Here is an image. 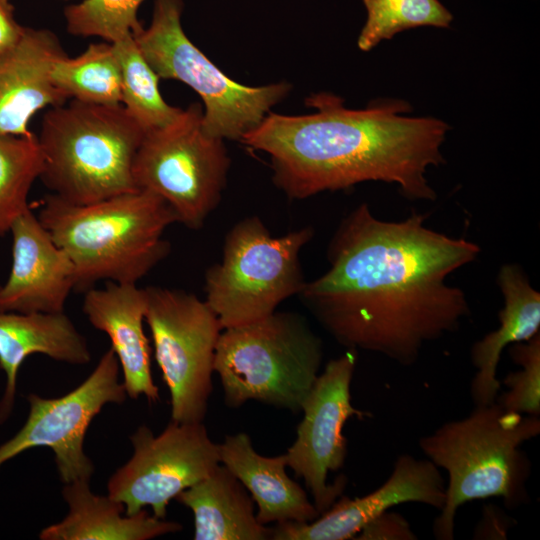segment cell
Instances as JSON below:
<instances>
[{"label": "cell", "mask_w": 540, "mask_h": 540, "mask_svg": "<svg viewBox=\"0 0 540 540\" xmlns=\"http://www.w3.org/2000/svg\"><path fill=\"white\" fill-rule=\"evenodd\" d=\"M426 216L375 217L360 204L335 230L329 268L298 296L342 346L417 362L424 346L459 329L470 315L464 291L447 277L480 254V246L430 229Z\"/></svg>", "instance_id": "6da1fadb"}, {"label": "cell", "mask_w": 540, "mask_h": 540, "mask_svg": "<svg viewBox=\"0 0 540 540\" xmlns=\"http://www.w3.org/2000/svg\"><path fill=\"white\" fill-rule=\"evenodd\" d=\"M306 103L316 112H269L240 140L270 156L273 181L289 198L382 181L396 184L409 200L436 199L426 174L444 162L447 123L404 116L411 108L402 100L349 109L342 98L321 92Z\"/></svg>", "instance_id": "7a4b0ae2"}, {"label": "cell", "mask_w": 540, "mask_h": 540, "mask_svg": "<svg viewBox=\"0 0 540 540\" xmlns=\"http://www.w3.org/2000/svg\"><path fill=\"white\" fill-rule=\"evenodd\" d=\"M38 219L75 268V291L100 281L137 284L170 251L163 238L177 222L158 195L138 189L77 205L47 195Z\"/></svg>", "instance_id": "3957f363"}, {"label": "cell", "mask_w": 540, "mask_h": 540, "mask_svg": "<svg viewBox=\"0 0 540 540\" xmlns=\"http://www.w3.org/2000/svg\"><path fill=\"white\" fill-rule=\"evenodd\" d=\"M539 433V416L508 411L495 401L420 438L423 453L448 473L445 502L432 528L436 539L454 538L456 512L471 500L500 497L510 509L528 502L531 463L521 446Z\"/></svg>", "instance_id": "277c9868"}, {"label": "cell", "mask_w": 540, "mask_h": 540, "mask_svg": "<svg viewBox=\"0 0 540 540\" xmlns=\"http://www.w3.org/2000/svg\"><path fill=\"white\" fill-rule=\"evenodd\" d=\"M144 135L121 104L72 99L51 107L37 136L44 160L39 179L52 194L77 205L138 190L133 163Z\"/></svg>", "instance_id": "5b68a950"}, {"label": "cell", "mask_w": 540, "mask_h": 540, "mask_svg": "<svg viewBox=\"0 0 540 540\" xmlns=\"http://www.w3.org/2000/svg\"><path fill=\"white\" fill-rule=\"evenodd\" d=\"M322 359V341L306 319L298 313L275 311L223 329L213 369L228 407L253 400L298 413L319 375Z\"/></svg>", "instance_id": "8992f818"}, {"label": "cell", "mask_w": 540, "mask_h": 540, "mask_svg": "<svg viewBox=\"0 0 540 540\" xmlns=\"http://www.w3.org/2000/svg\"><path fill=\"white\" fill-rule=\"evenodd\" d=\"M313 235L306 226L273 236L254 215L234 224L205 274V301L223 329L265 318L299 294L306 282L299 255Z\"/></svg>", "instance_id": "52a82bcc"}, {"label": "cell", "mask_w": 540, "mask_h": 540, "mask_svg": "<svg viewBox=\"0 0 540 540\" xmlns=\"http://www.w3.org/2000/svg\"><path fill=\"white\" fill-rule=\"evenodd\" d=\"M182 0H156L152 22L133 38L159 78L179 80L202 99V126L210 136L241 140L291 86L280 82L251 87L233 81L186 36L181 25Z\"/></svg>", "instance_id": "ba28073f"}, {"label": "cell", "mask_w": 540, "mask_h": 540, "mask_svg": "<svg viewBox=\"0 0 540 540\" xmlns=\"http://www.w3.org/2000/svg\"><path fill=\"white\" fill-rule=\"evenodd\" d=\"M202 118L193 103L170 124L145 132L133 163L136 188L161 197L177 223L192 230L218 206L230 167L224 140L207 134Z\"/></svg>", "instance_id": "9c48e42d"}, {"label": "cell", "mask_w": 540, "mask_h": 540, "mask_svg": "<svg viewBox=\"0 0 540 540\" xmlns=\"http://www.w3.org/2000/svg\"><path fill=\"white\" fill-rule=\"evenodd\" d=\"M144 291V321L170 393L171 420L203 422L222 325L206 301L192 293L160 286Z\"/></svg>", "instance_id": "30bf717a"}, {"label": "cell", "mask_w": 540, "mask_h": 540, "mask_svg": "<svg viewBox=\"0 0 540 540\" xmlns=\"http://www.w3.org/2000/svg\"><path fill=\"white\" fill-rule=\"evenodd\" d=\"M130 440L131 458L107 482L108 495L123 503L126 515L151 507L154 516L165 519L170 501L220 464L218 444L203 422L171 420L157 436L141 425Z\"/></svg>", "instance_id": "8fae6325"}, {"label": "cell", "mask_w": 540, "mask_h": 540, "mask_svg": "<svg viewBox=\"0 0 540 540\" xmlns=\"http://www.w3.org/2000/svg\"><path fill=\"white\" fill-rule=\"evenodd\" d=\"M120 365L110 347L92 373L75 389L58 398L29 394V413L24 425L0 445V468L22 452L50 448L61 481H90L94 465L84 452L87 429L109 403L120 404L126 391L119 380Z\"/></svg>", "instance_id": "7c38bea8"}, {"label": "cell", "mask_w": 540, "mask_h": 540, "mask_svg": "<svg viewBox=\"0 0 540 540\" xmlns=\"http://www.w3.org/2000/svg\"><path fill=\"white\" fill-rule=\"evenodd\" d=\"M356 362L357 351L348 349L326 364L303 402L296 439L285 453L287 467L303 479L320 514L342 495L347 482L343 475L334 483L327 482L328 474L345 463V423L352 417L368 416L352 404L351 382Z\"/></svg>", "instance_id": "4fadbf2b"}, {"label": "cell", "mask_w": 540, "mask_h": 540, "mask_svg": "<svg viewBox=\"0 0 540 540\" xmlns=\"http://www.w3.org/2000/svg\"><path fill=\"white\" fill-rule=\"evenodd\" d=\"M445 481L429 459L404 454L397 458L388 479L373 492L333 503L310 522L286 521L271 528L272 540H346L391 507L418 502L441 510L445 502Z\"/></svg>", "instance_id": "5bb4252c"}, {"label": "cell", "mask_w": 540, "mask_h": 540, "mask_svg": "<svg viewBox=\"0 0 540 540\" xmlns=\"http://www.w3.org/2000/svg\"><path fill=\"white\" fill-rule=\"evenodd\" d=\"M10 232L12 266L0 285V311L64 312L75 291V268L68 254L30 208L14 221Z\"/></svg>", "instance_id": "9a60e30c"}, {"label": "cell", "mask_w": 540, "mask_h": 540, "mask_svg": "<svg viewBox=\"0 0 540 540\" xmlns=\"http://www.w3.org/2000/svg\"><path fill=\"white\" fill-rule=\"evenodd\" d=\"M64 55L53 32L29 27L15 46L0 53V134L31 136L35 113L65 104L69 98L52 79L54 63Z\"/></svg>", "instance_id": "2e32d148"}, {"label": "cell", "mask_w": 540, "mask_h": 540, "mask_svg": "<svg viewBox=\"0 0 540 540\" xmlns=\"http://www.w3.org/2000/svg\"><path fill=\"white\" fill-rule=\"evenodd\" d=\"M82 310L90 324L111 341L123 372L126 394L149 402L160 399L151 372V348L144 332L146 309L144 288L137 284L106 282L103 288L84 292Z\"/></svg>", "instance_id": "e0dca14e"}, {"label": "cell", "mask_w": 540, "mask_h": 540, "mask_svg": "<svg viewBox=\"0 0 540 540\" xmlns=\"http://www.w3.org/2000/svg\"><path fill=\"white\" fill-rule=\"evenodd\" d=\"M32 354L76 365L91 359L85 337L64 312L0 311V369L6 376L0 399V424L12 413L19 369Z\"/></svg>", "instance_id": "ac0fdd59"}, {"label": "cell", "mask_w": 540, "mask_h": 540, "mask_svg": "<svg viewBox=\"0 0 540 540\" xmlns=\"http://www.w3.org/2000/svg\"><path fill=\"white\" fill-rule=\"evenodd\" d=\"M497 282L504 302L499 312V328L475 342L470 351L476 368L470 385L475 406L496 401L501 388L497 369L504 348L540 333V293L522 268L511 263L502 265Z\"/></svg>", "instance_id": "d6986e66"}, {"label": "cell", "mask_w": 540, "mask_h": 540, "mask_svg": "<svg viewBox=\"0 0 540 540\" xmlns=\"http://www.w3.org/2000/svg\"><path fill=\"white\" fill-rule=\"evenodd\" d=\"M218 452L220 464L242 483L257 505L261 524L310 522L320 515L306 491L288 476L285 454H259L244 432L227 435L218 444Z\"/></svg>", "instance_id": "ffe728a7"}, {"label": "cell", "mask_w": 540, "mask_h": 540, "mask_svg": "<svg viewBox=\"0 0 540 540\" xmlns=\"http://www.w3.org/2000/svg\"><path fill=\"white\" fill-rule=\"evenodd\" d=\"M90 481L64 484L68 513L39 534L41 540H148L182 530L177 522L150 515L145 509L126 515L123 503L91 491Z\"/></svg>", "instance_id": "44dd1931"}, {"label": "cell", "mask_w": 540, "mask_h": 540, "mask_svg": "<svg viewBox=\"0 0 540 540\" xmlns=\"http://www.w3.org/2000/svg\"><path fill=\"white\" fill-rule=\"evenodd\" d=\"M175 499L193 513L195 540L271 539V528L257 520L251 495L222 464Z\"/></svg>", "instance_id": "7402d4cb"}, {"label": "cell", "mask_w": 540, "mask_h": 540, "mask_svg": "<svg viewBox=\"0 0 540 540\" xmlns=\"http://www.w3.org/2000/svg\"><path fill=\"white\" fill-rule=\"evenodd\" d=\"M55 85L69 99L115 106L121 104V70L110 42L92 43L79 56L57 59L52 69Z\"/></svg>", "instance_id": "603a6c76"}, {"label": "cell", "mask_w": 540, "mask_h": 540, "mask_svg": "<svg viewBox=\"0 0 540 540\" xmlns=\"http://www.w3.org/2000/svg\"><path fill=\"white\" fill-rule=\"evenodd\" d=\"M121 70V103L147 131L173 122L183 109L165 102L159 91V77L139 51L133 36L112 43Z\"/></svg>", "instance_id": "cb8c5ba5"}, {"label": "cell", "mask_w": 540, "mask_h": 540, "mask_svg": "<svg viewBox=\"0 0 540 540\" xmlns=\"http://www.w3.org/2000/svg\"><path fill=\"white\" fill-rule=\"evenodd\" d=\"M44 167L38 137L0 134V236L30 207L28 195Z\"/></svg>", "instance_id": "d4e9b609"}, {"label": "cell", "mask_w": 540, "mask_h": 540, "mask_svg": "<svg viewBox=\"0 0 540 540\" xmlns=\"http://www.w3.org/2000/svg\"><path fill=\"white\" fill-rule=\"evenodd\" d=\"M363 3L367 19L357 45L365 52L404 30L421 26L448 28L453 20L439 0H363Z\"/></svg>", "instance_id": "484cf974"}, {"label": "cell", "mask_w": 540, "mask_h": 540, "mask_svg": "<svg viewBox=\"0 0 540 540\" xmlns=\"http://www.w3.org/2000/svg\"><path fill=\"white\" fill-rule=\"evenodd\" d=\"M144 0H83L65 8L67 31L74 36H98L110 43L134 36L143 26L137 18Z\"/></svg>", "instance_id": "4316f807"}, {"label": "cell", "mask_w": 540, "mask_h": 540, "mask_svg": "<svg viewBox=\"0 0 540 540\" xmlns=\"http://www.w3.org/2000/svg\"><path fill=\"white\" fill-rule=\"evenodd\" d=\"M509 354L522 368L506 376L508 390L497 396L496 402L508 411L540 416V333L512 344Z\"/></svg>", "instance_id": "83f0119b"}, {"label": "cell", "mask_w": 540, "mask_h": 540, "mask_svg": "<svg viewBox=\"0 0 540 540\" xmlns=\"http://www.w3.org/2000/svg\"><path fill=\"white\" fill-rule=\"evenodd\" d=\"M355 539L359 540H414L417 536L408 521L397 513L384 512L368 523Z\"/></svg>", "instance_id": "f1b7e54d"}, {"label": "cell", "mask_w": 540, "mask_h": 540, "mask_svg": "<svg viewBox=\"0 0 540 540\" xmlns=\"http://www.w3.org/2000/svg\"><path fill=\"white\" fill-rule=\"evenodd\" d=\"M25 27L14 17V7L10 0H0V53L15 46L21 39Z\"/></svg>", "instance_id": "f546056e"}]
</instances>
